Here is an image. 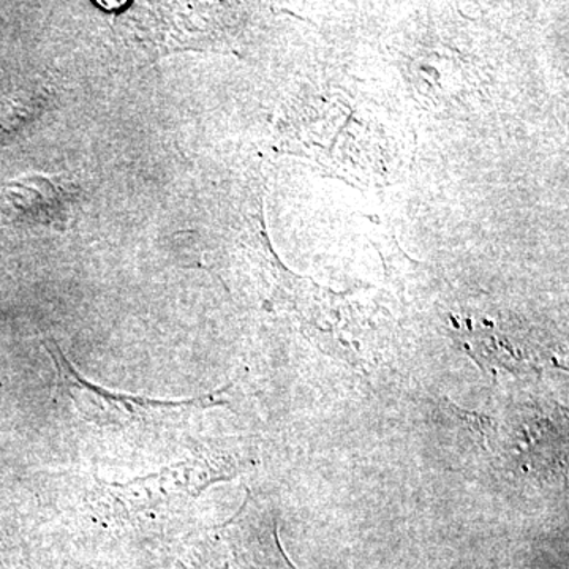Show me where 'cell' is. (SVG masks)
<instances>
[{
	"label": "cell",
	"instance_id": "1",
	"mask_svg": "<svg viewBox=\"0 0 569 569\" xmlns=\"http://www.w3.org/2000/svg\"><path fill=\"white\" fill-rule=\"evenodd\" d=\"M56 369V391L84 421L103 429L130 430L138 427L173 426L193 410L222 403V391L187 400H157L148 397L119 395L97 387L77 372L56 340H44Z\"/></svg>",
	"mask_w": 569,
	"mask_h": 569
},
{
	"label": "cell",
	"instance_id": "4",
	"mask_svg": "<svg viewBox=\"0 0 569 569\" xmlns=\"http://www.w3.org/2000/svg\"><path fill=\"white\" fill-rule=\"evenodd\" d=\"M80 194V187L66 176L26 174L0 187V206L17 223L66 231Z\"/></svg>",
	"mask_w": 569,
	"mask_h": 569
},
{
	"label": "cell",
	"instance_id": "2",
	"mask_svg": "<svg viewBox=\"0 0 569 569\" xmlns=\"http://www.w3.org/2000/svg\"><path fill=\"white\" fill-rule=\"evenodd\" d=\"M233 473L231 463L192 459L129 485H103V489H107L104 492L112 507L119 508L123 518H157L179 511L183 503L194 500L208 486Z\"/></svg>",
	"mask_w": 569,
	"mask_h": 569
},
{
	"label": "cell",
	"instance_id": "5",
	"mask_svg": "<svg viewBox=\"0 0 569 569\" xmlns=\"http://www.w3.org/2000/svg\"><path fill=\"white\" fill-rule=\"evenodd\" d=\"M47 104L48 96L43 89L22 93V96L11 100L6 110L0 112V141L40 118Z\"/></svg>",
	"mask_w": 569,
	"mask_h": 569
},
{
	"label": "cell",
	"instance_id": "3",
	"mask_svg": "<svg viewBox=\"0 0 569 569\" xmlns=\"http://www.w3.org/2000/svg\"><path fill=\"white\" fill-rule=\"evenodd\" d=\"M208 552L219 569H296L280 548L274 509L250 492L233 518L212 531Z\"/></svg>",
	"mask_w": 569,
	"mask_h": 569
}]
</instances>
